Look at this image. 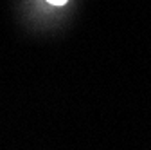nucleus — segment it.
<instances>
[{"instance_id": "nucleus-1", "label": "nucleus", "mask_w": 151, "mask_h": 150, "mask_svg": "<svg viewBox=\"0 0 151 150\" xmlns=\"http://www.w3.org/2000/svg\"><path fill=\"white\" fill-rule=\"evenodd\" d=\"M49 4H52V6H65L68 0H47Z\"/></svg>"}]
</instances>
